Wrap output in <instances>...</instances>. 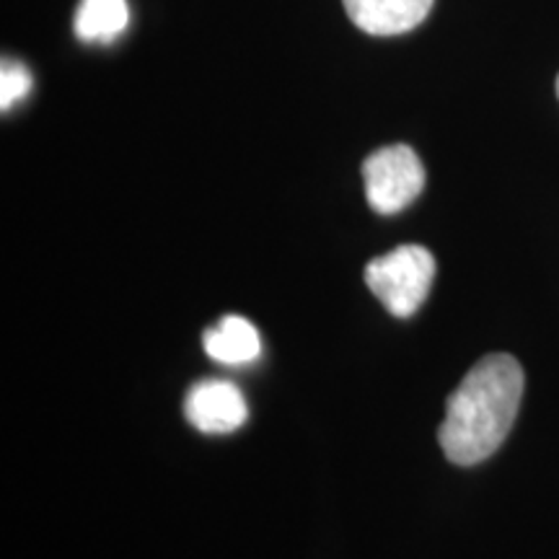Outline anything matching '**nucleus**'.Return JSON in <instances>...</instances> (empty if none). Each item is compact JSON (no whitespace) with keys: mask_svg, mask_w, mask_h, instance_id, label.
Masks as SVG:
<instances>
[{"mask_svg":"<svg viewBox=\"0 0 559 559\" xmlns=\"http://www.w3.org/2000/svg\"><path fill=\"white\" fill-rule=\"evenodd\" d=\"M185 412L192 428L207 436H226L247 423V402L239 386L221 379L194 383L187 394Z\"/></svg>","mask_w":559,"mask_h":559,"instance_id":"4","label":"nucleus"},{"mask_svg":"<svg viewBox=\"0 0 559 559\" xmlns=\"http://www.w3.org/2000/svg\"><path fill=\"white\" fill-rule=\"evenodd\" d=\"M432 277H436V260L428 249L415 243L391 249L366 267L368 288L400 319L412 317L425 304Z\"/></svg>","mask_w":559,"mask_h":559,"instance_id":"2","label":"nucleus"},{"mask_svg":"<svg viewBox=\"0 0 559 559\" xmlns=\"http://www.w3.org/2000/svg\"><path fill=\"white\" fill-rule=\"evenodd\" d=\"M368 205L376 213H400L419 198L425 187V166L409 145H386L362 164Z\"/></svg>","mask_w":559,"mask_h":559,"instance_id":"3","label":"nucleus"},{"mask_svg":"<svg viewBox=\"0 0 559 559\" xmlns=\"http://www.w3.org/2000/svg\"><path fill=\"white\" fill-rule=\"evenodd\" d=\"M32 91V73L26 70L24 62L5 60L0 68V107L9 111L16 107L21 99H26Z\"/></svg>","mask_w":559,"mask_h":559,"instance_id":"8","label":"nucleus"},{"mask_svg":"<svg viewBox=\"0 0 559 559\" xmlns=\"http://www.w3.org/2000/svg\"><path fill=\"white\" fill-rule=\"evenodd\" d=\"M128 0H81L73 29L83 41H109L128 29Z\"/></svg>","mask_w":559,"mask_h":559,"instance_id":"7","label":"nucleus"},{"mask_svg":"<svg viewBox=\"0 0 559 559\" xmlns=\"http://www.w3.org/2000/svg\"><path fill=\"white\" fill-rule=\"evenodd\" d=\"M523 383L521 362L506 353L487 355L464 376L438 430L449 461L474 466L500 449L519 415Z\"/></svg>","mask_w":559,"mask_h":559,"instance_id":"1","label":"nucleus"},{"mask_svg":"<svg viewBox=\"0 0 559 559\" xmlns=\"http://www.w3.org/2000/svg\"><path fill=\"white\" fill-rule=\"evenodd\" d=\"M349 21L373 37H396L428 19L432 0H342Z\"/></svg>","mask_w":559,"mask_h":559,"instance_id":"5","label":"nucleus"},{"mask_svg":"<svg viewBox=\"0 0 559 559\" xmlns=\"http://www.w3.org/2000/svg\"><path fill=\"white\" fill-rule=\"evenodd\" d=\"M557 96H559V79H557Z\"/></svg>","mask_w":559,"mask_h":559,"instance_id":"9","label":"nucleus"},{"mask_svg":"<svg viewBox=\"0 0 559 559\" xmlns=\"http://www.w3.org/2000/svg\"><path fill=\"white\" fill-rule=\"evenodd\" d=\"M205 353L215 362L223 366H247V362L257 360L262 353V340L257 326L243 317H223L213 330L205 332L202 337Z\"/></svg>","mask_w":559,"mask_h":559,"instance_id":"6","label":"nucleus"}]
</instances>
